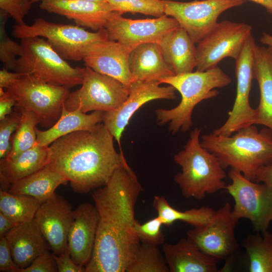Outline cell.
<instances>
[{
    "instance_id": "10",
    "label": "cell",
    "mask_w": 272,
    "mask_h": 272,
    "mask_svg": "<svg viewBox=\"0 0 272 272\" xmlns=\"http://www.w3.org/2000/svg\"><path fill=\"white\" fill-rule=\"evenodd\" d=\"M228 176L231 183L226 190L234 200L233 215L238 220H249L256 232L268 230L272 221V191L264 183L250 180L233 169Z\"/></svg>"
},
{
    "instance_id": "26",
    "label": "cell",
    "mask_w": 272,
    "mask_h": 272,
    "mask_svg": "<svg viewBox=\"0 0 272 272\" xmlns=\"http://www.w3.org/2000/svg\"><path fill=\"white\" fill-rule=\"evenodd\" d=\"M49 146L36 145L12 161L0 160L1 190L9 191L12 183L27 177L47 164Z\"/></svg>"
},
{
    "instance_id": "13",
    "label": "cell",
    "mask_w": 272,
    "mask_h": 272,
    "mask_svg": "<svg viewBox=\"0 0 272 272\" xmlns=\"http://www.w3.org/2000/svg\"><path fill=\"white\" fill-rule=\"evenodd\" d=\"M255 44L251 34L235 59L237 88L235 101L232 110L228 112L227 120L212 132L215 135L229 136L241 128L255 124L256 110L249 102L252 81L254 79L253 60Z\"/></svg>"
},
{
    "instance_id": "21",
    "label": "cell",
    "mask_w": 272,
    "mask_h": 272,
    "mask_svg": "<svg viewBox=\"0 0 272 272\" xmlns=\"http://www.w3.org/2000/svg\"><path fill=\"white\" fill-rule=\"evenodd\" d=\"M5 236L14 261L21 270L28 266L38 256L50 248L34 218L17 225Z\"/></svg>"
},
{
    "instance_id": "43",
    "label": "cell",
    "mask_w": 272,
    "mask_h": 272,
    "mask_svg": "<svg viewBox=\"0 0 272 272\" xmlns=\"http://www.w3.org/2000/svg\"><path fill=\"white\" fill-rule=\"evenodd\" d=\"M255 182H262L272 191V164L262 167L256 171Z\"/></svg>"
},
{
    "instance_id": "45",
    "label": "cell",
    "mask_w": 272,
    "mask_h": 272,
    "mask_svg": "<svg viewBox=\"0 0 272 272\" xmlns=\"http://www.w3.org/2000/svg\"><path fill=\"white\" fill-rule=\"evenodd\" d=\"M18 224L0 212V237L6 234Z\"/></svg>"
},
{
    "instance_id": "9",
    "label": "cell",
    "mask_w": 272,
    "mask_h": 272,
    "mask_svg": "<svg viewBox=\"0 0 272 272\" xmlns=\"http://www.w3.org/2000/svg\"><path fill=\"white\" fill-rule=\"evenodd\" d=\"M81 87L70 92L64 106L69 111L79 110L108 112L118 108L126 99L129 87L118 80L86 66L83 70Z\"/></svg>"
},
{
    "instance_id": "34",
    "label": "cell",
    "mask_w": 272,
    "mask_h": 272,
    "mask_svg": "<svg viewBox=\"0 0 272 272\" xmlns=\"http://www.w3.org/2000/svg\"><path fill=\"white\" fill-rule=\"evenodd\" d=\"M9 15L5 11L0 10V59L8 70L16 71L17 56L22 52V46L8 36L6 25Z\"/></svg>"
},
{
    "instance_id": "28",
    "label": "cell",
    "mask_w": 272,
    "mask_h": 272,
    "mask_svg": "<svg viewBox=\"0 0 272 272\" xmlns=\"http://www.w3.org/2000/svg\"><path fill=\"white\" fill-rule=\"evenodd\" d=\"M68 182L60 174L45 167L12 183L9 192L14 194L29 195L43 202L55 193L59 186L66 184Z\"/></svg>"
},
{
    "instance_id": "31",
    "label": "cell",
    "mask_w": 272,
    "mask_h": 272,
    "mask_svg": "<svg viewBox=\"0 0 272 272\" xmlns=\"http://www.w3.org/2000/svg\"><path fill=\"white\" fill-rule=\"evenodd\" d=\"M42 203L29 195L0 190V212L18 224L33 220Z\"/></svg>"
},
{
    "instance_id": "32",
    "label": "cell",
    "mask_w": 272,
    "mask_h": 272,
    "mask_svg": "<svg viewBox=\"0 0 272 272\" xmlns=\"http://www.w3.org/2000/svg\"><path fill=\"white\" fill-rule=\"evenodd\" d=\"M22 115L19 125L11 138V150L5 158L12 161L24 151L37 145L36 125L38 122L31 112L19 110Z\"/></svg>"
},
{
    "instance_id": "36",
    "label": "cell",
    "mask_w": 272,
    "mask_h": 272,
    "mask_svg": "<svg viewBox=\"0 0 272 272\" xmlns=\"http://www.w3.org/2000/svg\"><path fill=\"white\" fill-rule=\"evenodd\" d=\"M163 225L161 219L157 216L144 224L135 220L133 232L141 243L159 246L163 244L165 235L162 231Z\"/></svg>"
},
{
    "instance_id": "41",
    "label": "cell",
    "mask_w": 272,
    "mask_h": 272,
    "mask_svg": "<svg viewBox=\"0 0 272 272\" xmlns=\"http://www.w3.org/2000/svg\"><path fill=\"white\" fill-rule=\"evenodd\" d=\"M58 272H86V267L73 260L69 247L58 255L53 253Z\"/></svg>"
},
{
    "instance_id": "35",
    "label": "cell",
    "mask_w": 272,
    "mask_h": 272,
    "mask_svg": "<svg viewBox=\"0 0 272 272\" xmlns=\"http://www.w3.org/2000/svg\"><path fill=\"white\" fill-rule=\"evenodd\" d=\"M117 11L122 15L125 13H141L159 17L165 14V0H108Z\"/></svg>"
},
{
    "instance_id": "11",
    "label": "cell",
    "mask_w": 272,
    "mask_h": 272,
    "mask_svg": "<svg viewBox=\"0 0 272 272\" xmlns=\"http://www.w3.org/2000/svg\"><path fill=\"white\" fill-rule=\"evenodd\" d=\"M251 31L252 27L244 23L229 20L218 22L197 43L196 70L205 71L214 68L226 57L235 60Z\"/></svg>"
},
{
    "instance_id": "24",
    "label": "cell",
    "mask_w": 272,
    "mask_h": 272,
    "mask_svg": "<svg viewBox=\"0 0 272 272\" xmlns=\"http://www.w3.org/2000/svg\"><path fill=\"white\" fill-rule=\"evenodd\" d=\"M253 72L260 91L255 124L264 125L272 132V47L254 44Z\"/></svg>"
},
{
    "instance_id": "44",
    "label": "cell",
    "mask_w": 272,
    "mask_h": 272,
    "mask_svg": "<svg viewBox=\"0 0 272 272\" xmlns=\"http://www.w3.org/2000/svg\"><path fill=\"white\" fill-rule=\"evenodd\" d=\"M23 75L18 72H11L5 68L0 71V88L6 89L19 79Z\"/></svg>"
},
{
    "instance_id": "6",
    "label": "cell",
    "mask_w": 272,
    "mask_h": 272,
    "mask_svg": "<svg viewBox=\"0 0 272 272\" xmlns=\"http://www.w3.org/2000/svg\"><path fill=\"white\" fill-rule=\"evenodd\" d=\"M21 40L22 52L15 72L70 89L82 84L83 67L71 66L45 39L34 36Z\"/></svg>"
},
{
    "instance_id": "20",
    "label": "cell",
    "mask_w": 272,
    "mask_h": 272,
    "mask_svg": "<svg viewBox=\"0 0 272 272\" xmlns=\"http://www.w3.org/2000/svg\"><path fill=\"white\" fill-rule=\"evenodd\" d=\"M100 216L95 205L80 204L74 210L67 239L71 257L78 265L87 264L92 254Z\"/></svg>"
},
{
    "instance_id": "7",
    "label": "cell",
    "mask_w": 272,
    "mask_h": 272,
    "mask_svg": "<svg viewBox=\"0 0 272 272\" xmlns=\"http://www.w3.org/2000/svg\"><path fill=\"white\" fill-rule=\"evenodd\" d=\"M12 35L20 39L34 36L45 38L62 58L74 61L83 60L84 50L90 44L109 39L105 28L91 32L78 25L52 23L43 18L36 19L31 25H14Z\"/></svg>"
},
{
    "instance_id": "39",
    "label": "cell",
    "mask_w": 272,
    "mask_h": 272,
    "mask_svg": "<svg viewBox=\"0 0 272 272\" xmlns=\"http://www.w3.org/2000/svg\"><path fill=\"white\" fill-rule=\"evenodd\" d=\"M57 271L56 264L53 253L48 250L38 256L27 267L23 268L20 272H56Z\"/></svg>"
},
{
    "instance_id": "49",
    "label": "cell",
    "mask_w": 272,
    "mask_h": 272,
    "mask_svg": "<svg viewBox=\"0 0 272 272\" xmlns=\"http://www.w3.org/2000/svg\"><path fill=\"white\" fill-rule=\"evenodd\" d=\"M32 3L33 4V3H37V2H42L43 1H44V0H31Z\"/></svg>"
},
{
    "instance_id": "4",
    "label": "cell",
    "mask_w": 272,
    "mask_h": 272,
    "mask_svg": "<svg viewBox=\"0 0 272 272\" xmlns=\"http://www.w3.org/2000/svg\"><path fill=\"white\" fill-rule=\"evenodd\" d=\"M231 82V78L218 66L163 78L160 83L173 87L181 94V100L174 108L156 110L158 124L162 125L168 122L169 131L172 134L188 131L193 125L192 114L195 107L203 100L217 97L219 92L216 89L226 87Z\"/></svg>"
},
{
    "instance_id": "48",
    "label": "cell",
    "mask_w": 272,
    "mask_h": 272,
    "mask_svg": "<svg viewBox=\"0 0 272 272\" xmlns=\"http://www.w3.org/2000/svg\"><path fill=\"white\" fill-rule=\"evenodd\" d=\"M80 1H86L100 2V3H109L108 2V0H80Z\"/></svg>"
},
{
    "instance_id": "42",
    "label": "cell",
    "mask_w": 272,
    "mask_h": 272,
    "mask_svg": "<svg viewBox=\"0 0 272 272\" xmlns=\"http://www.w3.org/2000/svg\"><path fill=\"white\" fill-rule=\"evenodd\" d=\"M15 104L13 97L5 89L0 88V120L13 112Z\"/></svg>"
},
{
    "instance_id": "29",
    "label": "cell",
    "mask_w": 272,
    "mask_h": 272,
    "mask_svg": "<svg viewBox=\"0 0 272 272\" xmlns=\"http://www.w3.org/2000/svg\"><path fill=\"white\" fill-rule=\"evenodd\" d=\"M152 205L163 225L166 227L180 221L194 227H200L208 222L215 211L206 206L180 211L173 208L164 196L160 195L154 196Z\"/></svg>"
},
{
    "instance_id": "2",
    "label": "cell",
    "mask_w": 272,
    "mask_h": 272,
    "mask_svg": "<svg viewBox=\"0 0 272 272\" xmlns=\"http://www.w3.org/2000/svg\"><path fill=\"white\" fill-rule=\"evenodd\" d=\"M114 139L101 123L92 130L62 136L50 144L45 167L64 176L75 192L87 193L105 185L127 162L123 152L116 151Z\"/></svg>"
},
{
    "instance_id": "27",
    "label": "cell",
    "mask_w": 272,
    "mask_h": 272,
    "mask_svg": "<svg viewBox=\"0 0 272 272\" xmlns=\"http://www.w3.org/2000/svg\"><path fill=\"white\" fill-rule=\"evenodd\" d=\"M104 112L94 111L87 114L79 110L69 111L63 105L59 118L51 127L45 130L36 127L37 144L49 146L58 138L73 132L92 130L103 122Z\"/></svg>"
},
{
    "instance_id": "37",
    "label": "cell",
    "mask_w": 272,
    "mask_h": 272,
    "mask_svg": "<svg viewBox=\"0 0 272 272\" xmlns=\"http://www.w3.org/2000/svg\"><path fill=\"white\" fill-rule=\"evenodd\" d=\"M22 115L20 110L14 111L0 120V158H6L11 150V138L16 131Z\"/></svg>"
},
{
    "instance_id": "23",
    "label": "cell",
    "mask_w": 272,
    "mask_h": 272,
    "mask_svg": "<svg viewBox=\"0 0 272 272\" xmlns=\"http://www.w3.org/2000/svg\"><path fill=\"white\" fill-rule=\"evenodd\" d=\"M128 65L132 83L159 82L163 78L175 75L156 42L144 43L133 48L129 54Z\"/></svg>"
},
{
    "instance_id": "47",
    "label": "cell",
    "mask_w": 272,
    "mask_h": 272,
    "mask_svg": "<svg viewBox=\"0 0 272 272\" xmlns=\"http://www.w3.org/2000/svg\"><path fill=\"white\" fill-rule=\"evenodd\" d=\"M262 44L272 47V35L266 32H263L260 38Z\"/></svg>"
},
{
    "instance_id": "46",
    "label": "cell",
    "mask_w": 272,
    "mask_h": 272,
    "mask_svg": "<svg viewBox=\"0 0 272 272\" xmlns=\"http://www.w3.org/2000/svg\"><path fill=\"white\" fill-rule=\"evenodd\" d=\"M263 7L266 10L272 14V0H249Z\"/></svg>"
},
{
    "instance_id": "12",
    "label": "cell",
    "mask_w": 272,
    "mask_h": 272,
    "mask_svg": "<svg viewBox=\"0 0 272 272\" xmlns=\"http://www.w3.org/2000/svg\"><path fill=\"white\" fill-rule=\"evenodd\" d=\"M245 0H203L188 2L165 0L164 13L177 20L194 44L200 41L217 24L219 16Z\"/></svg>"
},
{
    "instance_id": "38",
    "label": "cell",
    "mask_w": 272,
    "mask_h": 272,
    "mask_svg": "<svg viewBox=\"0 0 272 272\" xmlns=\"http://www.w3.org/2000/svg\"><path fill=\"white\" fill-rule=\"evenodd\" d=\"M31 0H0V9L8 14L18 25L25 24L24 19L32 6Z\"/></svg>"
},
{
    "instance_id": "16",
    "label": "cell",
    "mask_w": 272,
    "mask_h": 272,
    "mask_svg": "<svg viewBox=\"0 0 272 272\" xmlns=\"http://www.w3.org/2000/svg\"><path fill=\"white\" fill-rule=\"evenodd\" d=\"M159 82H133L129 86L126 99L117 109L104 112L103 124L113 136L120 147L121 137L133 114L146 103L157 99L175 100V88L169 85L161 87Z\"/></svg>"
},
{
    "instance_id": "40",
    "label": "cell",
    "mask_w": 272,
    "mask_h": 272,
    "mask_svg": "<svg viewBox=\"0 0 272 272\" xmlns=\"http://www.w3.org/2000/svg\"><path fill=\"white\" fill-rule=\"evenodd\" d=\"M14 261L9 244L5 236L0 237V271L20 272Z\"/></svg>"
},
{
    "instance_id": "3",
    "label": "cell",
    "mask_w": 272,
    "mask_h": 272,
    "mask_svg": "<svg viewBox=\"0 0 272 272\" xmlns=\"http://www.w3.org/2000/svg\"><path fill=\"white\" fill-rule=\"evenodd\" d=\"M200 144L219 159L225 169L230 167L252 181L259 168L272 164V132L267 127L258 130L252 125L229 136L211 132L201 135Z\"/></svg>"
},
{
    "instance_id": "15",
    "label": "cell",
    "mask_w": 272,
    "mask_h": 272,
    "mask_svg": "<svg viewBox=\"0 0 272 272\" xmlns=\"http://www.w3.org/2000/svg\"><path fill=\"white\" fill-rule=\"evenodd\" d=\"M179 27L176 19L166 15L153 19H131L116 13L104 28L109 40L133 49L144 43H158L165 35Z\"/></svg>"
},
{
    "instance_id": "25",
    "label": "cell",
    "mask_w": 272,
    "mask_h": 272,
    "mask_svg": "<svg viewBox=\"0 0 272 272\" xmlns=\"http://www.w3.org/2000/svg\"><path fill=\"white\" fill-rule=\"evenodd\" d=\"M163 56L175 75L193 72L196 67V46L180 26L165 35L158 43Z\"/></svg>"
},
{
    "instance_id": "33",
    "label": "cell",
    "mask_w": 272,
    "mask_h": 272,
    "mask_svg": "<svg viewBox=\"0 0 272 272\" xmlns=\"http://www.w3.org/2000/svg\"><path fill=\"white\" fill-rule=\"evenodd\" d=\"M126 272H169V269L158 246L141 243Z\"/></svg>"
},
{
    "instance_id": "14",
    "label": "cell",
    "mask_w": 272,
    "mask_h": 272,
    "mask_svg": "<svg viewBox=\"0 0 272 272\" xmlns=\"http://www.w3.org/2000/svg\"><path fill=\"white\" fill-rule=\"evenodd\" d=\"M239 220L232 214L231 205L226 202L200 227L187 232L190 239L206 254L218 262L232 255L238 249L235 228Z\"/></svg>"
},
{
    "instance_id": "18",
    "label": "cell",
    "mask_w": 272,
    "mask_h": 272,
    "mask_svg": "<svg viewBox=\"0 0 272 272\" xmlns=\"http://www.w3.org/2000/svg\"><path fill=\"white\" fill-rule=\"evenodd\" d=\"M132 49L116 41H99L85 48L83 60L86 66L129 87L132 79L128 59Z\"/></svg>"
},
{
    "instance_id": "22",
    "label": "cell",
    "mask_w": 272,
    "mask_h": 272,
    "mask_svg": "<svg viewBox=\"0 0 272 272\" xmlns=\"http://www.w3.org/2000/svg\"><path fill=\"white\" fill-rule=\"evenodd\" d=\"M162 250L169 272L219 271L218 262L201 251L187 237L175 244H164Z\"/></svg>"
},
{
    "instance_id": "5",
    "label": "cell",
    "mask_w": 272,
    "mask_h": 272,
    "mask_svg": "<svg viewBox=\"0 0 272 272\" xmlns=\"http://www.w3.org/2000/svg\"><path fill=\"white\" fill-rule=\"evenodd\" d=\"M201 131V128H194L184 149L173 157L175 163L181 168L175 175L174 181L183 196L198 200L227 186L224 180L226 173L219 159L200 144Z\"/></svg>"
},
{
    "instance_id": "1",
    "label": "cell",
    "mask_w": 272,
    "mask_h": 272,
    "mask_svg": "<svg viewBox=\"0 0 272 272\" xmlns=\"http://www.w3.org/2000/svg\"><path fill=\"white\" fill-rule=\"evenodd\" d=\"M142 190L126 162L114 172L105 185L92 193L100 219L86 272H126L141 244L133 227Z\"/></svg>"
},
{
    "instance_id": "8",
    "label": "cell",
    "mask_w": 272,
    "mask_h": 272,
    "mask_svg": "<svg viewBox=\"0 0 272 272\" xmlns=\"http://www.w3.org/2000/svg\"><path fill=\"white\" fill-rule=\"evenodd\" d=\"M14 98V109L32 113L38 124L47 129L59 118L70 88L50 84L23 74L13 84L5 89Z\"/></svg>"
},
{
    "instance_id": "19",
    "label": "cell",
    "mask_w": 272,
    "mask_h": 272,
    "mask_svg": "<svg viewBox=\"0 0 272 272\" xmlns=\"http://www.w3.org/2000/svg\"><path fill=\"white\" fill-rule=\"evenodd\" d=\"M40 8L48 13L63 16L73 20L76 25L97 31L116 13L109 3L80 0H44Z\"/></svg>"
},
{
    "instance_id": "30",
    "label": "cell",
    "mask_w": 272,
    "mask_h": 272,
    "mask_svg": "<svg viewBox=\"0 0 272 272\" xmlns=\"http://www.w3.org/2000/svg\"><path fill=\"white\" fill-rule=\"evenodd\" d=\"M250 234L244 239L243 247L249 258L250 272H272V234Z\"/></svg>"
},
{
    "instance_id": "17",
    "label": "cell",
    "mask_w": 272,
    "mask_h": 272,
    "mask_svg": "<svg viewBox=\"0 0 272 272\" xmlns=\"http://www.w3.org/2000/svg\"><path fill=\"white\" fill-rule=\"evenodd\" d=\"M34 219L53 253H62L68 247V235L74 219L71 204L55 193L42 203Z\"/></svg>"
}]
</instances>
